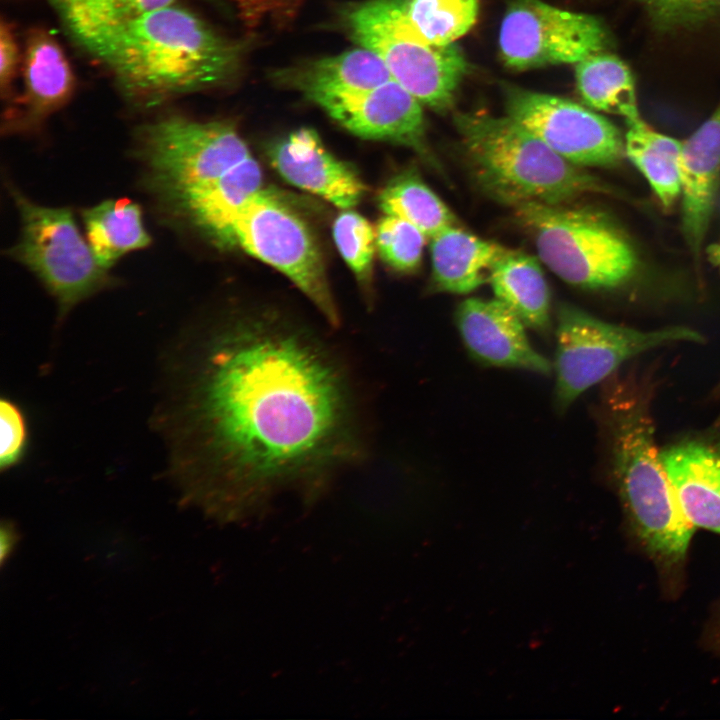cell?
Returning a JSON list of instances; mask_svg holds the SVG:
<instances>
[{
	"label": "cell",
	"instance_id": "6da1fadb",
	"mask_svg": "<svg viewBox=\"0 0 720 720\" xmlns=\"http://www.w3.org/2000/svg\"><path fill=\"white\" fill-rule=\"evenodd\" d=\"M158 418L182 496L215 514L322 482L360 448L337 362L311 337L262 319L183 338Z\"/></svg>",
	"mask_w": 720,
	"mask_h": 720
},
{
	"label": "cell",
	"instance_id": "7a4b0ae2",
	"mask_svg": "<svg viewBox=\"0 0 720 720\" xmlns=\"http://www.w3.org/2000/svg\"><path fill=\"white\" fill-rule=\"evenodd\" d=\"M243 45L175 4L134 16L107 63L143 106L216 88L239 69Z\"/></svg>",
	"mask_w": 720,
	"mask_h": 720
},
{
	"label": "cell",
	"instance_id": "3957f363",
	"mask_svg": "<svg viewBox=\"0 0 720 720\" xmlns=\"http://www.w3.org/2000/svg\"><path fill=\"white\" fill-rule=\"evenodd\" d=\"M608 399L614 475L633 531L658 561H682L694 526L682 513L654 442L648 398L619 384Z\"/></svg>",
	"mask_w": 720,
	"mask_h": 720
},
{
	"label": "cell",
	"instance_id": "277c9868",
	"mask_svg": "<svg viewBox=\"0 0 720 720\" xmlns=\"http://www.w3.org/2000/svg\"><path fill=\"white\" fill-rule=\"evenodd\" d=\"M463 152L480 189L510 206L523 202L559 205L605 190L598 179L551 149L505 115H454Z\"/></svg>",
	"mask_w": 720,
	"mask_h": 720
},
{
	"label": "cell",
	"instance_id": "5b68a950",
	"mask_svg": "<svg viewBox=\"0 0 720 720\" xmlns=\"http://www.w3.org/2000/svg\"><path fill=\"white\" fill-rule=\"evenodd\" d=\"M513 208L519 223L532 235L539 259L565 282L611 289L638 276L641 262L634 245L602 212L539 202Z\"/></svg>",
	"mask_w": 720,
	"mask_h": 720
},
{
	"label": "cell",
	"instance_id": "8992f818",
	"mask_svg": "<svg viewBox=\"0 0 720 720\" xmlns=\"http://www.w3.org/2000/svg\"><path fill=\"white\" fill-rule=\"evenodd\" d=\"M340 19L352 41L375 52L422 105L437 112L452 107L468 62L455 43L427 41L411 22L406 0L350 2L341 8Z\"/></svg>",
	"mask_w": 720,
	"mask_h": 720
},
{
	"label": "cell",
	"instance_id": "52a82bcc",
	"mask_svg": "<svg viewBox=\"0 0 720 720\" xmlns=\"http://www.w3.org/2000/svg\"><path fill=\"white\" fill-rule=\"evenodd\" d=\"M135 152L147 186L165 208L251 156L232 124L177 114L140 128Z\"/></svg>",
	"mask_w": 720,
	"mask_h": 720
},
{
	"label": "cell",
	"instance_id": "ba28073f",
	"mask_svg": "<svg viewBox=\"0 0 720 720\" xmlns=\"http://www.w3.org/2000/svg\"><path fill=\"white\" fill-rule=\"evenodd\" d=\"M9 188L21 234L8 254L38 277L55 298L60 316L111 284L70 209L39 205L15 186Z\"/></svg>",
	"mask_w": 720,
	"mask_h": 720
},
{
	"label": "cell",
	"instance_id": "9c48e42d",
	"mask_svg": "<svg viewBox=\"0 0 720 720\" xmlns=\"http://www.w3.org/2000/svg\"><path fill=\"white\" fill-rule=\"evenodd\" d=\"M701 342L689 328L641 331L598 319L572 305L557 312L555 405L568 408L583 392L613 374L625 361L674 342Z\"/></svg>",
	"mask_w": 720,
	"mask_h": 720
},
{
	"label": "cell",
	"instance_id": "30bf717a",
	"mask_svg": "<svg viewBox=\"0 0 720 720\" xmlns=\"http://www.w3.org/2000/svg\"><path fill=\"white\" fill-rule=\"evenodd\" d=\"M237 245L288 277L333 326L340 322L318 245L304 221L266 191H259L235 220Z\"/></svg>",
	"mask_w": 720,
	"mask_h": 720
},
{
	"label": "cell",
	"instance_id": "8fae6325",
	"mask_svg": "<svg viewBox=\"0 0 720 720\" xmlns=\"http://www.w3.org/2000/svg\"><path fill=\"white\" fill-rule=\"evenodd\" d=\"M608 42L597 18L542 0H512L499 30L501 58L514 70L577 64L604 52Z\"/></svg>",
	"mask_w": 720,
	"mask_h": 720
},
{
	"label": "cell",
	"instance_id": "7c38bea8",
	"mask_svg": "<svg viewBox=\"0 0 720 720\" xmlns=\"http://www.w3.org/2000/svg\"><path fill=\"white\" fill-rule=\"evenodd\" d=\"M506 115L578 166H614L625 155L620 131L571 100L514 85L503 87Z\"/></svg>",
	"mask_w": 720,
	"mask_h": 720
},
{
	"label": "cell",
	"instance_id": "4fadbf2b",
	"mask_svg": "<svg viewBox=\"0 0 720 720\" xmlns=\"http://www.w3.org/2000/svg\"><path fill=\"white\" fill-rule=\"evenodd\" d=\"M311 101L351 133L405 145L435 163L426 141L422 104L394 79L370 89L322 94Z\"/></svg>",
	"mask_w": 720,
	"mask_h": 720
},
{
	"label": "cell",
	"instance_id": "5bb4252c",
	"mask_svg": "<svg viewBox=\"0 0 720 720\" xmlns=\"http://www.w3.org/2000/svg\"><path fill=\"white\" fill-rule=\"evenodd\" d=\"M456 324L468 353L480 364L550 373L552 365L529 342L526 325L498 299L464 300Z\"/></svg>",
	"mask_w": 720,
	"mask_h": 720
},
{
	"label": "cell",
	"instance_id": "9a60e30c",
	"mask_svg": "<svg viewBox=\"0 0 720 720\" xmlns=\"http://www.w3.org/2000/svg\"><path fill=\"white\" fill-rule=\"evenodd\" d=\"M269 159L290 184L340 208H352L366 187L356 171L323 145L312 128H300L271 146Z\"/></svg>",
	"mask_w": 720,
	"mask_h": 720
},
{
	"label": "cell",
	"instance_id": "2e32d148",
	"mask_svg": "<svg viewBox=\"0 0 720 720\" xmlns=\"http://www.w3.org/2000/svg\"><path fill=\"white\" fill-rule=\"evenodd\" d=\"M682 231L696 257L710 222L720 181V104L685 141L678 158Z\"/></svg>",
	"mask_w": 720,
	"mask_h": 720
},
{
	"label": "cell",
	"instance_id": "e0dca14e",
	"mask_svg": "<svg viewBox=\"0 0 720 720\" xmlns=\"http://www.w3.org/2000/svg\"><path fill=\"white\" fill-rule=\"evenodd\" d=\"M660 458L686 519L720 534V446L683 441L661 451Z\"/></svg>",
	"mask_w": 720,
	"mask_h": 720
},
{
	"label": "cell",
	"instance_id": "ac0fdd59",
	"mask_svg": "<svg viewBox=\"0 0 720 720\" xmlns=\"http://www.w3.org/2000/svg\"><path fill=\"white\" fill-rule=\"evenodd\" d=\"M261 186L260 166L250 156L167 210L216 244L229 246L235 220Z\"/></svg>",
	"mask_w": 720,
	"mask_h": 720
},
{
	"label": "cell",
	"instance_id": "d6986e66",
	"mask_svg": "<svg viewBox=\"0 0 720 720\" xmlns=\"http://www.w3.org/2000/svg\"><path fill=\"white\" fill-rule=\"evenodd\" d=\"M22 112L15 129L32 130L71 98L75 78L56 39L43 29L32 30L23 62Z\"/></svg>",
	"mask_w": 720,
	"mask_h": 720
},
{
	"label": "cell",
	"instance_id": "ffe728a7",
	"mask_svg": "<svg viewBox=\"0 0 720 720\" xmlns=\"http://www.w3.org/2000/svg\"><path fill=\"white\" fill-rule=\"evenodd\" d=\"M391 79L394 78L383 60L360 46L274 73L276 82L299 91L310 101L326 93L374 88Z\"/></svg>",
	"mask_w": 720,
	"mask_h": 720
},
{
	"label": "cell",
	"instance_id": "44dd1931",
	"mask_svg": "<svg viewBox=\"0 0 720 720\" xmlns=\"http://www.w3.org/2000/svg\"><path fill=\"white\" fill-rule=\"evenodd\" d=\"M430 239L433 286L449 293L466 294L484 284L494 263L508 250L455 225Z\"/></svg>",
	"mask_w": 720,
	"mask_h": 720
},
{
	"label": "cell",
	"instance_id": "7402d4cb",
	"mask_svg": "<svg viewBox=\"0 0 720 720\" xmlns=\"http://www.w3.org/2000/svg\"><path fill=\"white\" fill-rule=\"evenodd\" d=\"M488 282L496 299L526 325L545 332L550 323V294L539 261L525 253L507 250L492 266Z\"/></svg>",
	"mask_w": 720,
	"mask_h": 720
},
{
	"label": "cell",
	"instance_id": "603a6c76",
	"mask_svg": "<svg viewBox=\"0 0 720 720\" xmlns=\"http://www.w3.org/2000/svg\"><path fill=\"white\" fill-rule=\"evenodd\" d=\"M87 241L101 267L108 270L125 254L147 247L140 206L129 199H109L82 211Z\"/></svg>",
	"mask_w": 720,
	"mask_h": 720
},
{
	"label": "cell",
	"instance_id": "cb8c5ba5",
	"mask_svg": "<svg viewBox=\"0 0 720 720\" xmlns=\"http://www.w3.org/2000/svg\"><path fill=\"white\" fill-rule=\"evenodd\" d=\"M51 1L72 38L106 65L135 16L127 0Z\"/></svg>",
	"mask_w": 720,
	"mask_h": 720
},
{
	"label": "cell",
	"instance_id": "d4e9b609",
	"mask_svg": "<svg viewBox=\"0 0 720 720\" xmlns=\"http://www.w3.org/2000/svg\"><path fill=\"white\" fill-rule=\"evenodd\" d=\"M575 65L578 92L590 108L618 114L627 123L641 118L634 80L622 60L604 51Z\"/></svg>",
	"mask_w": 720,
	"mask_h": 720
},
{
	"label": "cell",
	"instance_id": "484cf974",
	"mask_svg": "<svg viewBox=\"0 0 720 720\" xmlns=\"http://www.w3.org/2000/svg\"><path fill=\"white\" fill-rule=\"evenodd\" d=\"M625 155L647 179L665 208L680 195L681 142L651 129L641 118L627 123Z\"/></svg>",
	"mask_w": 720,
	"mask_h": 720
},
{
	"label": "cell",
	"instance_id": "4316f807",
	"mask_svg": "<svg viewBox=\"0 0 720 720\" xmlns=\"http://www.w3.org/2000/svg\"><path fill=\"white\" fill-rule=\"evenodd\" d=\"M378 203L386 215L408 221L428 238L455 225L453 213L414 170L391 179L381 190Z\"/></svg>",
	"mask_w": 720,
	"mask_h": 720
},
{
	"label": "cell",
	"instance_id": "83f0119b",
	"mask_svg": "<svg viewBox=\"0 0 720 720\" xmlns=\"http://www.w3.org/2000/svg\"><path fill=\"white\" fill-rule=\"evenodd\" d=\"M407 14L416 29L435 45H448L475 24L478 0H406Z\"/></svg>",
	"mask_w": 720,
	"mask_h": 720
},
{
	"label": "cell",
	"instance_id": "f1b7e54d",
	"mask_svg": "<svg viewBox=\"0 0 720 720\" xmlns=\"http://www.w3.org/2000/svg\"><path fill=\"white\" fill-rule=\"evenodd\" d=\"M333 238L342 258L362 280L371 274L376 247V229L352 210L340 213L333 224Z\"/></svg>",
	"mask_w": 720,
	"mask_h": 720
},
{
	"label": "cell",
	"instance_id": "f546056e",
	"mask_svg": "<svg viewBox=\"0 0 720 720\" xmlns=\"http://www.w3.org/2000/svg\"><path fill=\"white\" fill-rule=\"evenodd\" d=\"M426 235L401 218L386 215L376 227V247L381 258L401 272L415 270L422 258Z\"/></svg>",
	"mask_w": 720,
	"mask_h": 720
},
{
	"label": "cell",
	"instance_id": "4dcf8cb0",
	"mask_svg": "<svg viewBox=\"0 0 720 720\" xmlns=\"http://www.w3.org/2000/svg\"><path fill=\"white\" fill-rule=\"evenodd\" d=\"M654 22L675 28L702 22L720 10V0H638Z\"/></svg>",
	"mask_w": 720,
	"mask_h": 720
},
{
	"label": "cell",
	"instance_id": "1f68e13d",
	"mask_svg": "<svg viewBox=\"0 0 720 720\" xmlns=\"http://www.w3.org/2000/svg\"><path fill=\"white\" fill-rule=\"evenodd\" d=\"M249 29L282 27L295 19L306 0H228Z\"/></svg>",
	"mask_w": 720,
	"mask_h": 720
},
{
	"label": "cell",
	"instance_id": "d6a6232c",
	"mask_svg": "<svg viewBox=\"0 0 720 720\" xmlns=\"http://www.w3.org/2000/svg\"><path fill=\"white\" fill-rule=\"evenodd\" d=\"M0 466L8 469L23 455L27 440V429L21 410L10 400L0 403Z\"/></svg>",
	"mask_w": 720,
	"mask_h": 720
},
{
	"label": "cell",
	"instance_id": "836d02e7",
	"mask_svg": "<svg viewBox=\"0 0 720 720\" xmlns=\"http://www.w3.org/2000/svg\"><path fill=\"white\" fill-rule=\"evenodd\" d=\"M19 49L11 26L0 24V84L2 93L9 92L19 64Z\"/></svg>",
	"mask_w": 720,
	"mask_h": 720
},
{
	"label": "cell",
	"instance_id": "e575fe53",
	"mask_svg": "<svg viewBox=\"0 0 720 720\" xmlns=\"http://www.w3.org/2000/svg\"><path fill=\"white\" fill-rule=\"evenodd\" d=\"M136 15L175 4L177 0H127Z\"/></svg>",
	"mask_w": 720,
	"mask_h": 720
},
{
	"label": "cell",
	"instance_id": "d590c367",
	"mask_svg": "<svg viewBox=\"0 0 720 720\" xmlns=\"http://www.w3.org/2000/svg\"><path fill=\"white\" fill-rule=\"evenodd\" d=\"M15 543L16 532L14 527L8 522H3L1 526V562H4L5 558L11 553Z\"/></svg>",
	"mask_w": 720,
	"mask_h": 720
},
{
	"label": "cell",
	"instance_id": "8d00e7d4",
	"mask_svg": "<svg viewBox=\"0 0 720 720\" xmlns=\"http://www.w3.org/2000/svg\"><path fill=\"white\" fill-rule=\"evenodd\" d=\"M710 256L712 257L713 261L720 267V244H718L715 248L711 249Z\"/></svg>",
	"mask_w": 720,
	"mask_h": 720
}]
</instances>
